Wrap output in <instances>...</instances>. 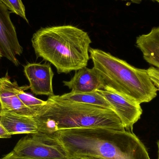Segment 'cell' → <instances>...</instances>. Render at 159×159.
<instances>
[{
    "instance_id": "obj_1",
    "label": "cell",
    "mask_w": 159,
    "mask_h": 159,
    "mask_svg": "<svg viewBox=\"0 0 159 159\" xmlns=\"http://www.w3.org/2000/svg\"><path fill=\"white\" fill-rule=\"evenodd\" d=\"M70 159H150L145 145L133 132L105 128L62 130L54 133Z\"/></svg>"
},
{
    "instance_id": "obj_2",
    "label": "cell",
    "mask_w": 159,
    "mask_h": 159,
    "mask_svg": "<svg viewBox=\"0 0 159 159\" xmlns=\"http://www.w3.org/2000/svg\"><path fill=\"white\" fill-rule=\"evenodd\" d=\"M37 57L53 64L58 74H68L86 67L92 41L88 33L72 25L42 28L33 35Z\"/></svg>"
},
{
    "instance_id": "obj_3",
    "label": "cell",
    "mask_w": 159,
    "mask_h": 159,
    "mask_svg": "<svg viewBox=\"0 0 159 159\" xmlns=\"http://www.w3.org/2000/svg\"><path fill=\"white\" fill-rule=\"evenodd\" d=\"M39 132L53 134L62 130L105 128L125 130L120 120L114 111L100 107L48 99L33 117Z\"/></svg>"
},
{
    "instance_id": "obj_4",
    "label": "cell",
    "mask_w": 159,
    "mask_h": 159,
    "mask_svg": "<svg viewBox=\"0 0 159 159\" xmlns=\"http://www.w3.org/2000/svg\"><path fill=\"white\" fill-rule=\"evenodd\" d=\"M90 57L106 85L134 99L140 104L151 102L157 89L149 78L147 70L138 69L110 53L89 48Z\"/></svg>"
},
{
    "instance_id": "obj_5",
    "label": "cell",
    "mask_w": 159,
    "mask_h": 159,
    "mask_svg": "<svg viewBox=\"0 0 159 159\" xmlns=\"http://www.w3.org/2000/svg\"><path fill=\"white\" fill-rule=\"evenodd\" d=\"M13 152L19 157L35 159H70L55 134L38 132L21 138Z\"/></svg>"
},
{
    "instance_id": "obj_6",
    "label": "cell",
    "mask_w": 159,
    "mask_h": 159,
    "mask_svg": "<svg viewBox=\"0 0 159 159\" xmlns=\"http://www.w3.org/2000/svg\"><path fill=\"white\" fill-rule=\"evenodd\" d=\"M97 91L113 107L125 129L133 132L134 125L141 118L143 114L141 104L107 85H106L102 89Z\"/></svg>"
},
{
    "instance_id": "obj_7",
    "label": "cell",
    "mask_w": 159,
    "mask_h": 159,
    "mask_svg": "<svg viewBox=\"0 0 159 159\" xmlns=\"http://www.w3.org/2000/svg\"><path fill=\"white\" fill-rule=\"evenodd\" d=\"M7 7L0 1V59L5 57L18 66L17 56L23 53V48L18 39L16 28Z\"/></svg>"
},
{
    "instance_id": "obj_8",
    "label": "cell",
    "mask_w": 159,
    "mask_h": 159,
    "mask_svg": "<svg viewBox=\"0 0 159 159\" xmlns=\"http://www.w3.org/2000/svg\"><path fill=\"white\" fill-rule=\"evenodd\" d=\"M24 73L30 82L29 88L36 95L54 96L52 80L54 74L48 63H29Z\"/></svg>"
},
{
    "instance_id": "obj_9",
    "label": "cell",
    "mask_w": 159,
    "mask_h": 159,
    "mask_svg": "<svg viewBox=\"0 0 159 159\" xmlns=\"http://www.w3.org/2000/svg\"><path fill=\"white\" fill-rule=\"evenodd\" d=\"M63 83L74 93L93 92L102 89L106 86L103 78L93 67L78 70L70 81H63Z\"/></svg>"
},
{
    "instance_id": "obj_10",
    "label": "cell",
    "mask_w": 159,
    "mask_h": 159,
    "mask_svg": "<svg viewBox=\"0 0 159 159\" xmlns=\"http://www.w3.org/2000/svg\"><path fill=\"white\" fill-rule=\"evenodd\" d=\"M15 82L11 81L6 74L0 78V105L2 110L21 116L34 117L36 111L24 105L20 100L14 89Z\"/></svg>"
},
{
    "instance_id": "obj_11",
    "label": "cell",
    "mask_w": 159,
    "mask_h": 159,
    "mask_svg": "<svg viewBox=\"0 0 159 159\" xmlns=\"http://www.w3.org/2000/svg\"><path fill=\"white\" fill-rule=\"evenodd\" d=\"M0 124L11 135L33 134L39 132L34 117L4 111L1 108V105Z\"/></svg>"
},
{
    "instance_id": "obj_12",
    "label": "cell",
    "mask_w": 159,
    "mask_h": 159,
    "mask_svg": "<svg viewBox=\"0 0 159 159\" xmlns=\"http://www.w3.org/2000/svg\"><path fill=\"white\" fill-rule=\"evenodd\" d=\"M135 44L144 59L159 69V26L154 27L147 34L138 36Z\"/></svg>"
},
{
    "instance_id": "obj_13",
    "label": "cell",
    "mask_w": 159,
    "mask_h": 159,
    "mask_svg": "<svg viewBox=\"0 0 159 159\" xmlns=\"http://www.w3.org/2000/svg\"><path fill=\"white\" fill-rule=\"evenodd\" d=\"M48 99L56 102H70L88 104L114 111L110 104L97 91L82 93L70 92L61 95L50 96Z\"/></svg>"
},
{
    "instance_id": "obj_14",
    "label": "cell",
    "mask_w": 159,
    "mask_h": 159,
    "mask_svg": "<svg viewBox=\"0 0 159 159\" xmlns=\"http://www.w3.org/2000/svg\"><path fill=\"white\" fill-rule=\"evenodd\" d=\"M14 89L16 94L24 105L34 111H36L47 103V101H44L36 98L30 93L25 92V91L30 89L29 86H19L16 81H14Z\"/></svg>"
},
{
    "instance_id": "obj_15",
    "label": "cell",
    "mask_w": 159,
    "mask_h": 159,
    "mask_svg": "<svg viewBox=\"0 0 159 159\" xmlns=\"http://www.w3.org/2000/svg\"><path fill=\"white\" fill-rule=\"evenodd\" d=\"M11 13L18 15L29 22L26 15L25 6L21 0H0Z\"/></svg>"
},
{
    "instance_id": "obj_16",
    "label": "cell",
    "mask_w": 159,
    "mask_h": 159,
    "mask_svg": "<svg viewBox=\"0 0 159 159\" xmlns=\"http://www.w3.org/2000/svg\"><path fill=\"white\" fill-rule=\"evenodd\" d=\"M148 74L155 87L159 90V69L150 67L147 70Z\"/></svg>"
},
{
    "instance_id": "obj_17",
    "label": "cell",
    "mask_w": 159,
    "mask_h": 159,
    "mask_svg": "<svg viewBox=\"0 0 159 159\" xmlns=\"http://www.w3.org/2000/svg\"><path fill=\"white\" fill-rule=\"evenodd\" d=\"M0 159H35L23 157H19L16 155L13 151H11L10 153L5 155L4 157Z\"/></svg>"
},
{
    "instance_id": "obj_18",
    "label": "cell",
    "mask_w": 159,
    "mask_h": 159,
    "mask_svg": "<svg viewBox=\"0 0 159 159\" xmlns=\"http://www.w3.org/2000/svg\"><path fill=\"white\" fill-rule=\"evenodd\" d=\"M11 136L12 135H10L0 124V139H8L11 138Z\"/></svg>"
},
{
    "instance_id": "obj_19",
    "label": "cell",
    "mask_w": 159,
    "mask_h": 159,
    "mask_svg": "<svg viewBox=\"0 0 159 159\" xmlns=\"http://www.w3.org/2000/svg\"><path fill=\"white\" fill-rule=\"evenodd\" d=\"M79 159H102L99 158L95 157H84L80 158Z\"/></svg>"
},
{
    "instance_id": "obj_20",
    "label": "cell",
    "mask_w": 159,
    "mask_h": 159,
    "mask_svg": "<svg viewBox=\"0 0 159 159\" xmlns=\"http://www.w3.org/2000/svg\"><path fill=\"white\" fill-rule=\"evenodd\" d=\"M116 1H118V0H116ZM120 1H129L135 3H140L142 2V0H120Z\"/></svg>"
},
{
    "instance_id": "obj_21",
    "label": "cell",
    "mask_w": 159,
    "mask_h": 159,
    "mask_svg": "<svg viewBox=\"0 0 159 159\" xmlns=\"http://www.w3.org/2000/svg\"><path fill=\"white\" fill-rule=\"evenodd\" d=\"M157 145L158 147V158L159 159V140L158 141L157 143Z\"/></svg>"
},
{
    "instance_id": "obj_22",
    "label": "cell",
    "mask_w": 159,
    "mask_h": 159,
    "mask_svg": "<svg viewBox=\"0 0 159 159\" xmlns=\"http://www.w3.org/2000/svg\"><path fill=\"white\" fill-rule=\"evenodd\" d=\"M153 1H157H157H159V0H153Z\"/></svg>"
},
{
    "instance_id": "obj_23",
    "label": "cell",
    "mask_w": 159,
    "mask_h": 159,
    "mask_svg": "<svg viewBox=\"0 0 159 159\" xmlns=\"http://www.w3.org/2000/svg\"><path fill=\"white\" fill-rule=\"evenodd\" d=\"M157 2H159V1H158Z\"/></svg>"
}]
</instances>
